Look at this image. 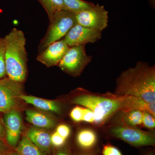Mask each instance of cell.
<instances>
[{"label":"cell","instance_id":"cell-1","mask_svg":"<svg viewBox=\"0 0 155 155\" xmlns=\"http://www.w3.org/2000/svg\"><path fill=\"white\" fill-rule=\"evenodd\" d=\"M114 95L138 97L155 104V66L138 61L134 67L122 72L116 80Z\"/></svg>","mask_w":155,"mask_h":155},{"label":"cell","instance_id":"cell-2","mask_svg":"<svg viewBox=\"0 0 155 155\" xmlns=\"http://www.w3.org/2000/svg\"><path fill=\"white\" fill-rule=\"evenodd\" d=\"M4 39L6 74L10 79L22 83L27 75L28 58L25 35L22 31L14 28Z\"/></svg>","mask_w":155,"mask_h":155},{"label":"cell","instance_id":"cell-3","mask_svg":"<svg viewBox=\"0 0 155 155\" xmlns=\"http://www.w3.org/2000/svg\"><path fill=\"white\" fill-rule=\"evenodd\" d=\"M73 104L91 110L95 116V123L100 124L121 110L120 101L116 97H105L94 95L83 94L72 100Z\"/></svg>","mask_w":155,"mask_h":155},{"label":"cell","instance_id":"cell-4","mask_svg":"<svg viewBox=\"0 0 155 155\" xmlns=\"http://www.w3.org/2000/svg\"><path fill=\"white\" fill-rule=\"evenodd\" d=\"M76 23L74 13L65 10L56 11L49 19L47 31L39 44V52H41L50 45L63 39Z\"/></svg>","mask_w":155,"mask_h":155},{"label":"cell","instance_id":"cell-5","mask_svg":"<svg viewBox=\"0 0 155 155\" xmlns=\"http://www.w3.org/2000/svg\"><path fill=\"white\" fill-rule=\"evenodd\" d=\"M92 57L87 55L85 45L70 47L58 66L64 72L70 75H79L91 61Z\"/></svg>","mask_w":155,"mask_h":155},{"label":"cell","instance_id":"cell-6","mask_svg":"<svg viewBox=\"0 0 155 155\" xmlns=\"http://www.w3.org/2000/svg\"><path fill=\"white\" fill-rule=\"evenodd\" d=\"M75 16L77 24L101 32L108 26V12L98 4L75 14Z\"/></svg>","mask_w":155,"mask_h":155},{"label":"cell","instance_id":"cell-7","mask_svg":"<svg viewBox=\"0 0 155 155\" xmlns=\"http://www.w3.org/2000/svg\"><path fill=\"white\" fill-rule=\"evenodd\" d=\"M21 83L5 77L0 79V112L5 114L14 110L22 94Z\"/></svg>","mask_w":155,"mask_h":155},{"label":"cell","instance_id":"cell-8","mask_svg":"<svg viewBox=\"0 0 155 155\" xmlns=\"http://www.w3.org/2000/svg\"><path fill=\"white\" fill-rule=\"evenodd\" d=\"M113 134L133 146H153L154 136L130 126H120L112 129Z\"/></svg>","mask_w":155,"mask_h":155},{"label":"cell","instance_id":"cell-9","mask_svg":"<svg viewBox=\"0 0 155 155\" xmlns=\"http://www.w3.org/2000/svg\"><path fill=\"white\" fill-rule=\"evenodd\" d=\"M102 32L76 23L67 32L63 39L68 46L85 45L101 38Z\"/></svg>","mask_w":155,"mask_h":155},{"label":"cell","instance_id":"cell-10","mask_svg":"<svg viewBox=\"0 0 155 155\" xmlns=\"http://www.w3.org/2000/svg\"><path fill=\"white\" fill-rule=\"evenodd\" d=\"M69 48L62 39L50 45L39 52L37 60L48 67L58 65Z\"/></svg>","mask_w":155,"mask_h":155},{"label":"cell","instance_id":"cell-11","mask_svg":"<svg viewBox=\"0 0 155 155\" xmlns=\"http://www.w3.org/2000/svg\"><path fill=\"white\" fill-rule=\"evenodd\" d=\"M4 114L3 123L5 129L6 140L11 146H16L22 128L21 115L15 110Z\"/></svg>","mask_w":155,"mask_h":155},{"label":"cell","instance_id":"cell-12","mask_svg":"<svg viewBox=\"0 0 155 155\" xmlns=\"http://www.w3.org/2000/svg\"><path fill=\"white\" fill-rule=\"evenodd\" d=\"M114 96L120 101L121 110L127 113L130 110H137L147 112L153 116H155V104L154 103H148L141 98L132 96Z\"/></svg>","mask_w":155,"mask_h":155},{"label":"cell","instance_id":"cell-13","mask_svg":"<svg viewBox=\"0 0 155 155\" xmlns=\"http://www.w3.org/2000/svg\"><path fill=\"white\" fill-rule=\"evenodd\" d=\"M27 137L42 151H49L51 136L47 132L40 128L31 127L27 131Z\"/></svg>","mask_w":155,"mask_h":155},{"label":"cell","instance_id":"cell-14","mask_svg":"<svg viewBox=\"0 0 155 155\" xmlns=\"http://www.w3.org/2000/svg\"><path fill=\"white\" fill-rule=\"evenodd\" d=\"M25 115L26 121L35 127L50 129L54 126V120L41 112L28 109L25 111Z\"/></svg>","mask_w":155,"mask_h":155},{"label":"cell","instance_id":"cell-15","mask_svg":"<svg viewBox=\"0 0 155 155\" xmlns=\"http://www.w3.org/2000/svg\"><path fill=\"white\" fill-rule=\"evenodd\" d=\"M20 99L23 100L27 104L32 105L36 108L45 111L59 113L60 107L57 102L50 100L40 98L31 96L21 94L19 96Z\"/></svg>","mask_w":155,"mask_h":155},{"label":"cell","instance_id":"cell-16","mask_svg":"<svg viewBox=\"0 0 155 155\" xmlns=\"http://www.w3.org/2000/svg\"><path fill=\"white\" fill-rule=\"evenodd\" d=\"M15 150L22 155H46L27 136L22 137Z\"/></svg>","mask_w":155,"mask_h":155},{"label":"cell","instance_id":"cell-17","mask_svg":"<svg viewBox=\"0 0 155 155\" xmlns=\"http://www.w3.org/2000/svg\"><path fill=\"white\" fill-rule=\"evenodd\" d=\"M77 140L78 143L81 147L89 149L95 144L97 140L96 135L92 130L84 129L78 133Z\"/></svg>","mask_w":155,"mask_h":155},{"label":"cell","instance_id":"cell-18","mask_svg":"<svg viewBox=\"0 0 155 155\" xmlns=\"http://www.w3.org/2000/svg\"><path fill=\"white\" fill-rule=\"evenodd\" d=\"M43 6L50 19L56 11L67 10L63 0H38Z\"/></svg>","mask_w":155,"mask_h":155},{"label":"cell","instance_id":"cell-19","mask_svg":"<svg viewBox=\"0 0 155 155\" xmlns=\"http://www.w3.org/2000/svg\"><path fill=\"white\" fill-rule=\"evenodd\" d=\"M67 11L74 14L90 8L94 4L84 0H63Z\"/></svg>","mask_w":155,"mask_h":155},{"label":"cell","instance_id":"cell-20","mask_svg":"<svg viewBox=\"0 0 155 155\" xmlns=\"http://www.w3.org/2000/svg\"><path fill=\"white\" fill-rule=\"evenodd\" d=\"M143 112L137 110L127 112L125 116V122L131 127L139 126L142 124Z\"/></svg>","mask_w":155,"mask_h":155},{"label":"cell","instance_id":"cell-21","mask_svg":"<svg viewBox=\"0 0 155 155\" xmlns=\"http://www.w3.org/2000/svg\"><path fill=\"white\" fill-rule=\"evenodd\" d=\"M5 46L4 38L0 37V79L5 77Z\"/></svg>","mask_w":155,"mask_h":155},{"label":"cell","instance_id":"cell-22","mask_svg":"<svg viewBox=\"0 0 155 155\" xmlns=\"http://www.w3.org/2000/svg\"><path fill=\"white\" fill-rule=\"evenodd\" d=\"M142 124L145 127L153 129L155 127V116L147 112H143Z\"/></svg>","mask_w":155,"mask_h":155},{"label":"cell","instance_id":"cell-23","mask_svg":"<svg viewBox=\"0 0 155 155\" xmlns=\"http://www.w3.org/2000/svg\"><path fill=\"white\" fill-rule=\"evenodd\" d=\"M83 108L76 107L74 108L70 113V117L72 120L76 122L82 121L83 116Z\"/></svg>","mask_w":155,"mask_h":155},{"label":"cell","instance_id":"cell-24","mask_svg":"<svg viewBox=\"0 0 155 155\" xmlns=\"http://www.w3.org/2000/svg\"><path fill=\"white\" fill-rule=\"evenodd\" d=\"M82 121L89 123H95V116L93 112L87 108H83Z\"/></svg>","mask_w":155,"mask_h":155},{"label":"cell","instance_id":"cell-25","mask_svg":"<svg viewBox=\"0 0 155 155\" xmlns=\"http://www.w3.org/2000/svg\"><path fill=\"white\" fill-rule=\"evenodd\" d=\"M102 153L103 155H122L117 148L110 145L104 147Z\"/></svg>","mask_w":155,"mask_h":155},{"label":"cell","instance_id":"cell-26","mask_svg":"<svg viewBox=\"0 0 155 155\" xmlns=\"http://www.w3.org/2000/svg\"><path fill=\"white\" fill-rule=\"evenodd\" d=\"M66 139L58 134L57 132L53 134L51 136V144L57 147H61L65 143Z\"/></svg>","mask_w":155,"mask_h":155},{"label":"cell","instance_id":"cell-27","mask_svg":"<svg viewBox=\"0 0 155 155\" xmlns=\"http://www.w3.org/2000/svg\"><path fill=\"white\" fill-rule=\"evenodd\" d=\"M56 132L66 140L70 134V130L67 125H61L57 127Z\"/></svg>","mask_w":155,"mask_h":155},{"label":"cell","instance_id":"cell-28","mask_svg":"<svg viewBox=\"0 0 155 155\" xmlns=\"http://www.w3.org/2000/svg\"><path fill=\"white\" fill-rule=\"evenodd\" d=\"M5 136V125L0 118V140H2Z\"/></svg>","mask_w":155,"mask_h":155},{"label":"cell","instance_id":"cell-29","mask_svg":"<svg viewBox=\"0 0 155 155\" xmlns=\"http://www.w3.org/2000/svg\"><path fill=\"white\" fill-rule=\"evenodd\" d=\"M8 150V147L5 144L0 140V155H4Z\"/></svg>","mask_w":155,"mask_h":155},{"label":"cell","instance_id":"cell-30","mask_svg":"<svg viewBox=\"0 0 155 155\" xmlns=\"http://www.w3.org/2000/svg\"><path fill=\"white\" fill-rule=\"evenodd\" d=\"M56 155H69L67 153L64 152H59Z\"/></svg>","mask_w":155,"mask_h":155},{"label":"cell","instance_id":"cell-31","mask_svg":"<svg viewBox=\"0 0 155 155\" xmlns=\"http://www.w3.org/2000/svg\"><path fill=\"white\" fill-rule=\"evenodd\" d=\"M7 155H22L21 154L19 153H18L17 152H12L10 153H8Z\"/></svg>","mask_w":155,"mask_h":155},{"label":"cell","instance_id":"cell-32","mask_svg":"<svg viewBox=\"0 0 155 155\" xmlns=\"http://www.w3.org/2000/svg\"><path fill=\"white\" fill-rule=\"evenodd\" d=\"M147 155H155L153 153H149Z\"/></svg>","mask_w":155,"mask_h":155},{"label":"cell","instance_id":"cell-33","mask_svg":"<svg viewBox=\"0 0 155 155\" xmlns=\"http://www.w3.org/2000/svg\"><path fill=\"white\" fill-rule=\"evenodd\" d=\"M155 0H150L151 2H152L153 4H154Z\"/></svg>","mask_w":155,"mask_h":155},{"label":"cell","instance_id":"cell-34","mask_svg":"<svg viewBox=\"0 0 155 155\" xmlns=\"http://www.w3.org/2000/svg\"><path fill=\"white\" fill-rule=\"evenodd\" d=\"M88 155V154H79V155Z\"/></svg>","mask_w":155,"mask_h":155}]
</instances>
